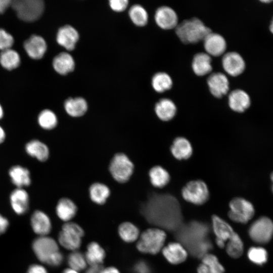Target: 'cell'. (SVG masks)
<instances>
[{"mask_svg":"<svg viewBox=\"0 0 273 273\" xmlns=\"http://www.w3.org/2000/svg\"><path fill=\"white\" fill-rule=\"evenodd\" d=\"M141 211L150 223L169 230L176 229L182 221L179 202L169 194H152Z\"/></svg>","mask_w":273,"mask_h":273,"instance_id":"obj_1","label":"cell"},{"mask_svg":"<svg viewBox=\"0 0 273 273\" xmlns=\"http://www.w3.org/2000/svg\"><path fill=\"white\" fill-rule=\"evenodd\" d=\"M212 31L209 27L197 17L185 19L175 28V33L178 39L185 44L199 42Z\"/></svg>","mask_w":273,"mask_h":273,"instance_id":"obj_2","label":"cell"},{"mask_svg":"<svg viewBox=\"0 0 273 273\" xmlns=\"http://www.w3.org/2000/svg\"><path fill=\"white\" fill-rule=\"evenodd\" d=\"M166 238V234L160 228H150L141 235L136 243V248L141 252L156 254L162 250Z\"/></svg>","mask_w":273,"mask_h":273,"instance_id":"obj_3","label":"cell"},{"mask_svg":"<svg viewBox=\"0 0 273 273\" xmlns=\"http://www.w3.org/2000/svg\"><path fill=\"white\" fill-rule=\"evenodd\" d=\"M134 166L124 153H116L110 160L109 171L112 178L119 183H125L131 177Z\"/></svg>","mask_w":273,"mask_h":273,"instance_id":"obj_4","label":"cell"},{"mask_svg":"<svg viewBox=\"0 0 273 273\" xmlns=\"http://www.w3.org/2000/svg\"><path fill=\"white\" fill-rule=\"evenodd\" d=\"M11 6L20 19L29 22L40 18L44 9L42 0L12 1Z\"/></svg>","mask_w":273,"mask_h":273,"instance_id":"obj_5","label":"cell"},{"mask_svg":"<svg viewBox=\"0 0 273 273\" xmlns=\"http://www.w3.org/2000/svg\"><path fill=\"white\" fill-rule=\"evenodd\" d=\"M184 200L192 204L201 205L209 199L210 193L206 184L202 180H193L187 183L181 190Z\"/></svg>","mask_w":273,"mask_h":273,"instance_id":"obj_6","label":"cell"},{"mask_svg":"<svg viewBox=\"0 0 273 273\" xmlns=\"http://www.w3.org/2000/svg\"><path fill=\"white\" fill-rule=\"evenodd\" d=\"M84 231L78 224L67 222L63 224L58 236L59 243L65 248L72 251L78 249L81 244Z\"/></svg>","mask_w":273,"mask_h":273,"instance_id":"obj_7","label":"cell"},{"mask_svg":"<svg viewBox=\"0 0 273 273\" xmlns=\"http://www.w3.org/2000/svg\"><path fill=\"white\" fill-rule=\"evenodd\" d=\"M228 216L233 221L246 223L253 217L255 209L248 200L241 197L234 198L229 203Z\"/></svg>","mask_w":273,"mask_h":273,"instance_id":"obj_8","label":"cell"},{"mask_svg":"<svg viewBox=\"0 0 273 273\" xmlns=\"http://www.w3.org/2000/svg\"><path fill=\"white\" fill-rule=\"evenodd\" d=\"M249 235L258 244L268 243L273 236V221L266 216L258 218L251 224Z\"/></svg>","mask_w":273,"mask_h":273,"instance_id":"obj_9","label":"cell"},{"mask_svg":"<svg viewBox=\"0 0 273 273\" xmlns=\"http://www.w3.org/2000/svg\"><path fill=\"white\" fill-rule=\"evenodd\" d=\"M32 248L37 258L45 263L53 255L59 251L56 241L46 236H40L35 239L32 244Z\"/></svg>","mask_w":273,"mask_h":273,"instance_id":"obj_10","label":"cell"},{"mask_svg":"<svg viewBox=\"0 0 273 273\" xmlns=\"http://www.w3.org/2000/svg\"><path fill=\"white\" fill-rule=\"evenodd\" d=\"M206 83L210 93L217 99L225 96L230 89V82L226 75L221 72L210 74Z\"/></svg>","mask_w":273,"mask_h":273,"instance_id":"obj_11","label":"cell"},{"mask_svg":"<svg viewBox=\"0 0 273 273\" xmlns=\"http://www.w3.org/2000/svg\"><path fill=\"white\" fill-rule=\"evenodd\" d=\"M221 63L225 72L233 77L241 74L246 67L245 62L242 56L234 51L225 53L222 57Z\"/></svg>","mask_w":273,"mask_h":273,"instance_id":"obj_12","label":"cell"},{"mask_svg":"<svg viewBox=\"0 0 273 273\" xmlns=\"http://www.w3.org/2000/svg\"><path fill=\"white\" fill-rule=\"evenodd\" d=\"M154 19L156 24L165 30L175 28L178 24V17L175 11L167 6L158 7L155 13Z\"/></svg>","mask_w":273,"mask_h":273,"instance_id":"obj_13","label":"cell"},{"mask_svg":"<svg viewBox=\"0 0 273 273\" xmlns=\"http://www.w3.org/2000/svg\"><path fill=\"white\" fill-rule=\"evenodd\" d=\"M212 225L216 236L215 243L217 246L221 248H224L226 243L235 232L229 223L216 215L212 216Z\"/></svg>","mask_w":273,"mask_h":273,"instance_id":"obj_14","label":"cell"},{"mask_svg":"<svg viewBox=\"0 0 273 273\" xmlns=\"http://www.w3.org/2000/svg\"><path fill=\"white\" fill-rule=\"evenodd\" d=\"M203 41L204 49L210 56L219 57L223 55L226 50V40L218 33L210 32Z\"/></svg>","mask_w":273,"mask_h":273,"instance_id":"obj_15","label":"cell"},{"mask_svg":"<svg viewBox=\"0 0 273 273\" xmlns=\"http://www.w3.org/2000/svg\"><path fill=\"white\" fill-rule=\"evenodd\" d=\"M228 105L233 111L243 113L250 106L251 99L249 95L244 90L234 89L229 94Z\"/></svg>","mask_w":273,"mask_h":273,"instance_id":"obj_16","label":"cell"},{"mask_svg":"<svg viewBox=\"0 0 273 273\" xmlns=\"http://www.w3.org/2000/svg\"><path fill=\"white\" fill-rule=\"evenodd\" d=\"M165 259L170 263L178 264L184 262L188 257V252L185 247L178 242H170L162 249Z\"/></svg>","mask_w":273,"mask_h":273,"instance_id":"obj_17","label":"cell"},{"mask_svg":"<svg viewBox=\"0 0 273 273\" xmlns=\"http://www.w3.org/2000/svg\"><path fill=\"white\" fill-rule=\"evenodd\" d=\"M192 70L197 76L202 77L212 71V58L206 52H199L194 55L191 63Z\"/></svg>","mask_w":273,"mask_h":273,"instance_id":"obj_18","label":"cell"},{"mask_svg":"<svg viewBox=\"0 0 273 273\" xmlns=\"http://www.w3.org/2000/svg\"><path fill=\"white\" fill-rule=\"evenodd\" d=\"M24 49L27 55L33 59H41L47 50V43L41 37L33 35L27 39L24 43Z\"/></svg>","mask_w":273,"mask_h":273,"instance_id":"obj_19","label":"cell"},{"mask_svg":"<svg viewBox=\"0 0 273 273\" xmlns=\"http://www.w3.org/2000/svg\"><path fill=\"white\" fill-rule=\"evenodd\" d=\"M29 195L23 188H16L11 193L10 201L12 209L19 215L25 214L29 207Z\"/></svg>","mask_w":273,"mask_h":273,"instance_id":"obj_20","label":"cell"},{"mask_svg":"<svg viewBox=\"0 0 273 273\" xmlns=\"http://www.w3.org/2000/svg\"><path fill=\"white\" fill-rule=\"evenodd\" d=\"M78 38V32L70 25L61 27L57 34V41L58 44L68 51L73 50L75 48Z\"/></svg>","mask_w":273,"mask_h":273,"instance_id":"obj_21","label":"cell"},{"mask_svg":"<svg viewBox=\"0 0 273 273\" xmlns=\"http://www.w3.org/2000/svg\"><path fill=\"white\" fill-rule=\"evenodd\" d=\"M9 175L12 183L16 188H24L31 183L30 172L29 169L20 165L12 166L9 170Z\"/></svg>","mask_w":273,"mask_h":273,"instance_id":"obj_22","label":"cell"},{"mask_svg":"<svg viewBox=\"0 0 273 273\" xmlns=\"http://www.w3.org/2000/svg\"><path fill=\"white\" fill-rule=\"evenodd\" d=\"M170 152L177 160H187L193 154V147L186 138L178 136L174 139L171 145Z\"/></svg>","mask_w":273,"mask_h":273,"instance_id":"obj_23","label":"cell"},{"mask_svg":"<svg viewBox=\"0 0 273 273\" xmlns=\"http://www.w3.org/2000/svg\"><path fill=\"white\" fill-rule=\"evenodd\" d=\"M155 113L157 117L163 121L172 120L177 113L174 102L169 98L160 99L155 105Z\"/></svg>","mask_w":273,"mask_h":273,"instance_id":"obj_24","label":"cell"},{"mask_svg":"<svg viewBox=\"0 0 273 273\" xmlns=\"http://www.w3.org/2000/svg\"><path fill=\"white\" fill-rule=\"evenodd\" d=\"M31 225L34 233L40 236H46L51 232L52 228L49 217L40 210H36L32 214Z\"/></svg>","mask_w":273,"mask_h":273,"instance_id":"obj_25","label":"cell"},{"mask_svg":"<svg viewBox=\"0 0 273 273\" xmlns=\"http://www.w3.org/2000/svg\"><path fill=\"white\" fill-rule=\"evenodd\" d=\"M26 153L40 162L47 161L50 156L48 146L42 141L33 139L27 142L25 146Z\"/></svg>","mask_w":273,"mask_h":273,"instance_id":"obj_26","label":"cell"},{"mask_svg":"<svg viewBox=\"0 0 273 273\" xmlns=\"http://www.w3.org/2000/svg\"><path fill=\"white\" fill-rule=\"evenodd\" d=\"M77 207L74 202L70 199L63 197L58 202L56 207L57 215L60 219L68 221L76 215Z\"/></svg>","mask_w":273,"mask_h":273,"instance_id":"obj_27","label":"cell"},{"mask_svg":"<svg viewBox=\"0 0 273 273\" xmlns=\"http://www.w3.org/2000/svg\"><path fill=\"white\" fill-rule=\"evenodd\" d=\"M66 112L72 117H80L86 112L88 106L82 98H69L64 103Z\"/></svg>","mask_w":273,"mask_h":273,"instance_id":"obj_28","label":"cell"},{"mask_svg":"<svg viewBox=\"0 0 273 273\" xmlns=\"http://www.w3.org/2000/svg\"><path fill=\"white\" fill-rule=\"evenodd\" d=\"M151 184L157 188L165 187L170 181V175L168 171L160 165L153 166L149 171Z\"/></svg>","mask_w":273,"mask_h":273,"instance_id":"obj_29","label":"cell"},{"mask_svg":"<svg viewBox=\"0 0 273 273\" xmlns=\"http://www.w3.org/2000/svg\"><path fill=\"white\" fill-rule=\"evenodd\" d=\"M53 65L57 72L65 75L74 70L75 63L71 55L67 53L63 52L54 58Z\"/></svg>","mask_w":273,"mask_h":273,"instance_id":"obj_30","label":"cell"},{"mask_svg":"<svg viewBox=\"0 0 273 273\" xmlns=\"http://www.w3.org/2000/svg\"><path fill=\"white\" fill-rule=\"evenodd\" d=\"M88 192L91 200L99 205L105 203L110 195L109 188L100 182L93 183L89 187Z\"/></svg>","mask_w":273,"mask_h":273,"instance_id":"obj_31","label":"cell"},{"mask_svg":"<svg viewBox=\"0 0 273 273\" xmlns=\"http://www.w3.org/2000/svg\"><path fill=\"white\" fill-rule=\"evenodd\" d=\"M87 263L90 266L101 265L105 258L104 249L97 242L88 244L84 255Z\"/></svg>","mask_w":273,"mask_h":273,"instance_id":"obj_32","label":"cell"},{"mask_svg":"<svg viewBox=\"0 0 273 273\" xmlns=\"http://www.w3.org/2000/svg\"><path fill=\"white\" fill-rule=\"evenodd\" d=\"M151 84L156 92L163 93L171 89L173 82L169 74L165 72L160 71L153 76Z\"/></svg>","mask_w":273,"mask_h":273,"instance_id":"obj_33","label":"cell"},{"mask_svg":"<svg viewBox=\"0 0 273 273\" xmlns=\"http://www.w3.org/2000/svg\"><path fill=\"white\" fill-rule=\"evenodd\" d=\"M0 63L6 69H14L20 65V56L16 51L11 49L2 51L0 54Z\"/></svg>","mask_w":273,"mask_h":273,"instance_id":"obj_34","label":"cell"},{"mask_svg":"<svg viewBox=\"0 0 273 273\" xmlns=\"http://www.w3.org/2000/svg\"><path fill=\"white\" fill-rule=\"evenodd\" d=\"M118 232L121 239L127 243L135 241L139 238L140 234L139 229L129 222H124L120 224Z\"/></svg>","mask_w":273,"mask_h":273,"instance_id":"obj_35","label":"cell"},{"mask_svg":"<svg viewBox=\"0 0 273 273\" xmlns=\"http://www.w3.org/2000/svg\"><path fill=\"white\" fill-rule=\"evenodd\" d=\"M37 122L41 128L50 130L56 127L58 120L57 115L53 111L44 109L39 113L37 117Z\"/></svg>","mask_w":273,"mask_h":273,"instance_id":"obj_36","label":"cell"},{"mask_svg":"<svg viewBox=\"0 0 273 273\" xmlns=\"http://www.w3.org/2000/svg\"><path fill=\"white\" fill-rule=\"evenodd\" d=\"M225 247L227 254L234 258L240 257L244 251L243 242L239 235L236 232L226 243Z\"/></svg>","mask_w":273,"mask_h":273,"instance_id":"obj_37","label":"cell"},{"mask_svg":"<svg viewBox=\"0 0 273 273\" xmlns=\"http://www.w3.org/2000/svg\"><path fill=\"white\" fill-rule=\"evenodd\" d=\"M129 15L132 22L136 26H145L148 21V14L146 9L140 5L132 6L129 11Z\"/></svg>","mask_w":273,"mask_h":273,"instance_id":"obj_38","label":"cell"},{"mask_svg":"<svg viewBox=\"0 0 273 273\" xmlns=\"http://www.w3.org/2000/svg\"><path fill=\"white\" fill-rule=\"evenodd\" d=\"M67 263L70 268L77 271L84 269L87 264L85 256L77 250L73 251L68 255Z\"/></svg>","mask_w":273,"mask_h":273,"instance_id":"obj_39","label":"cell"},{"mask_svg":"<svg viewBox=\"0 0 273 273\" xmlns=\"http://www.w3.org/2000/svg\"><path fill=\"white\" fill-rule=\"evenodd\" d=\"M249 259L257 265H262L267 260V252L263 247L260 246L252 247L248 251Z\"/></svg>","mask_w":273,"mask_h":273,"instance_id":"obj_40","label":"cell"},{"mask_svg":"<svg viewBox=\"0 0 273 273\" xmlns=\"http://www.w3.org/2000/svg\"><path fill=\"white\" fill-rule=\"evenodd\" d=\"M202 263L206 264L213 273H223L224 268L214 254L206 253L201 257Z\"/></svg>","mask_w":273,"mask_h":273,"instance_id":"obj_41","label":"cell"},{"mask_svg":"<svg viewBox=\"0 0 273 273\" xmlns=\"http://www.w3.org/2000/svg\"><path fill=\"white\" fill-rule=\"evenodd\" d=\"M14 43L13 36L4 29L0 28V50L11 49Z\"/></svg>","mask_w":273,"mask_h":273,"instance_id":"obj_42","label":"cell"},{"mask_svg":"<svg viewBox=\"0 0 273 273\" xmlns=\"http://www.w3.org/2000/svg\"><path fill=\"white\" fill-rule=\"evenodd\" d=\"M111 8L116 12H122L127 7V0H111L109 1Z\"/></svg>","mask_w":273,"mask_h":273,"instance_id":"obj_43","label":"cell"},{"mask_svg":"<svg viewBox=\"0 0 273 273\" xmlns=\"http://www.w3.org/2000/svg\"><path fill=\"white\" fill-rule=\"evenodd\" d=\"M135 273H150L151 268L148 263L143 260L138 261L133 266Z\"/></svg>","mask_w":273,"mask_h":273,"instance_id":"obj_44","label":"cell"},{"mask_svg":"<svg viewBox=\"0 0 273 273\" xmlns=\"http://www.w3.org/2000/svg\"><path fill=\"white\" fill-rule=\"evenodd\" d=\"M63 260V255L61 252L58 251L51 257L47 264L51 266H57L62 263Z\"/></svg>","mask_w":273,"mask_h":273,"instance_id":"obj_45","label":"cell"},{"mask_svg":"<svg viewBox=\"0 0 273 273\" xmlns=\"http://www.w3.org/2000/svg\"><path fill=\"white\" fill-rule=\"evenodd\" d=\"M27 273H48V271L43 266L40 265L33 264L29 267Z\"/></svg>","mask_w":273,"mask_h":273,"instance_id":"obj_46","label":"cell"},{"mask_svg":"<svg viewBox=\"0 0 273 273\" xmlns=\"http://www.w3.org/2000/svg\"><path fill=\"white\" fill-rule=\"evenodd\" d=\"M9 225L7 219L0 214V235L4 233Z\"/></svg>","mask_w":273,"mask_h":273,"instance_id":"obj_47","label":"cell"},{"mask_svg":"<svg viewBox=\"0 0 273 273\" xmlns=\"http://www.w3.org/2000/svg\"><path fill=\"white\" fill-rule=\"evenodd\" d=\"M104 268L102 265L90 266L85 273H102Z\"/></svg>","mask_w":273,"mask_h":273,"instance_id":"obj_48","label":"cell"},{"mask_svg":"<svg viewBox=\"0 0 273 273\" xmlns=\"http://www.w3.org/2000/svg\"><path fill=\"white\" fill-rule=\"evenodd\" d=\"M12 1L0 0V14L5 12L7 9L11 6Z\"/></svg>","mask_w":273,"mask_h":273,"instance_id":"obj_49","label":"cell"},{"mask_svg":"<svg viewBox=\"0 0 273 273\" xmlns=\"http://www.w3.org/2000/svg\"><path fill=\"white\" fill-rule=\"evenodd\" d=\"M197 271L198 273H213L206 264L202 262L198 265Z\"/></svg>","mask_w":273,"mask_h":273,"instance_id":"obj_50","label":"cell"},{"mask_svg":"<svg viewBox=\"0 0 273 273\" xmlns=\"http://www.w3.org/2000/svg\"><path fill=\"white\" fill-rule=\"evenodd\" d=\"M102 273H120L119 271L114 267H108L104 268Z\"/></svg>","mask_w":273,"mask_h":273,"instance_id":"obj_51","label":"cell"},{"mask_svg":"<svg viewBox=\"0 0 273 273\" xmlns=\"http://www.w3.org/2000/svg\"><path fill=\"white\" fill-rule=\"evenodd\" d=\"M6 137V134L5 129L0 125V145L5 141Z\"/></svg>","mask_w":273,"mask_h":273,"instance_id":"obj_52","label":"cell"},{"mask_svg":"<svg viewBox=\"0 0 273 273\" xmlns=\"http://www.w3.org/2000/svg\"><path fill=\"white\" fill-rule=\"evenodd\" d=\"M62 273H79L78 271L75 270L70 268H66L63 270Z\"/></svg>","mask_w":273,"mask_h":273,"instance_id":"obj_53","label":"cell"},{"mask_svg":"<svg viewBox=\"0 0 273 273\" xmlns=\"http://www.w3.org/2000/svg\"><path fill=\"white\" fill-rule=\"evenodd\" d=\"M269 30L270 32L273 34V17L269 25Z\"/></svg>","mask_w":273,"mask_h":273,"instance_id":"obj_54","label":"cell"},{"mask_svg":"<svg viewBox=\"0 0 273 273\" xmlns=\"http://www.w3.org/2000/svg\"><path fill=\"white\" fill-rule=\"evenodd\" d=\"M4 116V111L2 106L0 105V119H1Z\"/></svg>","mask_w":273,"mask_h":273,"instance_id":"obj_55","label":"cell"},{"mask_svg":"<svg viewBox=\"0 0 273 273\" xmlns=\"http://www.w3.org/2000/svg\"><path fill=\"white\" fill-rule=\"evenodd\" d=\"M270 179L272 183V186H271V190L273 193V172L270 174Z\"/></svg>","mask_w":273,"mask_h":273,"instance_id":"obj_56","label":"cell"},{"mask_svg":"<svg viewBox=\"0 0 273 273\" xmlns=\"http://www.w3.org/2000/svg\"><path fill=\"white\" fill-rule=\"evenodd\" d=\"M261 2H262V3H269L271 2L272 1L267 0V1H261Z\"/></svg>","mask_w":273,"mask_h":273,"instance_id":"obj_57","label":"cell"}]
</instances>
